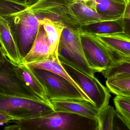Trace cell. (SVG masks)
Segmentation results:
<instances>
[{"label": "cell", "instance_id": "1", "mask_svg": "<svg viewBox=\"0 0 130 130\" xmlns=\"http://www.w3.org/2000/svg\"><path fill=\"white\" fill-rule=\"evenodd\" d=\"M5 130H98L97 119L87 118L78 114L54 111L38 118L15 120Z\"/></svg>", "mask_w": 130, "mask_h": 130}, {"label": "cell", "instance_id": "2", "mask_svg": "<svg viewBox=\"0 0 130 130\" xmlns=\"http://www.w3.org/2000/svg\"><path fill=\"white\" fill-rule=\"evenodd\" d=\"M80 32V28H64L58 48V57L61 62L94 76L95 72L90 68L84 56Z\"/></svg>", "mask_w": 130, "mask_h": 130}, {"label": "cell", "instance_id": "3", "mask_svg": "<svg viewBox=\"0 0 130 130\" xmlns=\"http://www.w3.org/2000/svg\"><path fill=\"white\" fill-rule=\"evenodd\" d=\"M54 111L51 102L0 94V112L10 116L15 120L38 118Z\"/></svg>", "mask_w": 130, "mask_h": 130}, {"label": "cell", "instance_id": "4", "mask_svg": "<svg viewBox=\"0 0 130 130\" xmlns=\"http://www.w3.org/2000/svg\"><path fill=\"white\" fill-rule=\"evenodd\" d=\"M5 19L22 59L30 51L41 24L35 14L28 8Z\"/></svg>", "mask_w": 130, "mask_h": 130}, {"label": "cell", "instance_id": "5", "mask_svg": "<svg viewBox=\"0 0 130 130\" xmlns=\"http://www.w3.org/2000/svg\"><path fill=\"white\" fill-rule=\"evenodd\" d=\"M70 2V0H37L28 9L39 23L48 20L62 23L71 28H80L71 9Z\"/></svg>", "mask_w": 130, "mask_h": 130}, {"label": "cell", "instance_id": "6", "mask_svg": "<svg viewBox=\"0 0 130 130\" xmlns=\"http://www.w3.org/2000/svg\"><path fill=\"white\" fill-rule=\"evenodd\" d=\"M60 62L66 72L99 111L108 105L111 96L109 91L96 77Z\"/></svg>", "mask_w": 130, "mask_h": 130}, {"label": "cell", "instance_id": "7", "mask_svg": "<svg viewBox=\"0 0 130 130\" xmlns=\"http://www.w3.org/2000/svg\"><path fill=\"white\" fill-rule=\"evenodd\" d=\"M0 94L42 101L27 85L19 65L7 58L0 61Z\"/></svg>", "mask_w": 130, "mask_h": 130}, {"label": "cell", "instance_id": "8", "mask_svg": "<svg viewBox=\"0 0 130 130\" xmlns=\"http://www.w3.org/2000/svg\"><path fill=\"white\" fill-rule=\"evenodd\" d=\"M32 70L44 86L49 101L71 99L86 100L74 85L60 75L43 69Z\"/></svg>", "mask_w": 130, "mask_h": 130}, {"label": "cell", "instance_id": "9", "mask_svg": "<svg viewBox=\"0 0 130 130\" xmlns=\"http://www.w3.org/2000/svg\"><path fill=\"white\" fill-rule=\"evenodd\" d=\"M80 35L85 58L95 73L105 70L117 61L94 34L80 29Z\"/></svg>", "mask_w": 130, "mask_h": 130}, {"label": "cell", "instance_id": "10", "mask_svg": "<svg viewBox=\"0 0 130 130\" xmlns=\"http://www.w3.org/2000/svg\"><path fill=\"white\" fill-rule=\"evenodd\" d=\"M116 61L130 59V36L127 32L93 34Z\"/></svg>", "mask_w": 130, "mask_h": 130}, {"label": "cell", "instance_id": "11", "mask_svg": "<svg viewBox=\"0 0 130 130\" xmlns=\"http://www.w3.org/2000/svg\"><path fill=\"white\" fill-rule=\"evenodd\" d=\"M55 111L78 114L91 119H96L99 111L90 102L85 100H65L50 101Z\"/></svg>", "mask_w": 130, "mask_h": 130}, {"label": "cell", "instance_id": "12", "mask_svg": "<svg viewBox=\"0 0 130 130\" xmlns=\"http://www.w3.org/2000/svg\"><path fill=\"white\" fill-rule=\"evenodd\" d=\"M98 130H130V123L108 105L99 111L97 115Z\"/></svg>", "mask_w": 130, "mask_h": 130}, {"label": "cell", "instance_id": "13", "mask_svg": "<svg viewBox=\"0 0 130 130\" xmlns=\"http://www.w3.org/2000/svg\"><path fill=\"white\" fill-rule=\"evenodd\" d=\"M0 46L10 61L19 65L22 62L16 43L7 20L0 17Z\"/></svg>", "mask_w": 130, "mask_h": 130}, {"label": "cell", "instance_id": "14", "mask_svg": "<svg viewBox=\"0 0 130 130\" xmlns=\"http://www.w3.org/2000/svg\"><path fill=\"white\" fill-rule=\"evenodd\" d=\"M53 55L52 54L47 35L43 26L40 25L35 40L27 55L22 59L27 64L45 60Z\"/></svg>", "mask_w": 130, "mask_h": 130}, {"label": "cell", "instance_id": "15", "mask_svg": "<svg viewBox=\"0 0 130 130\" xmlns=\"http://www.w3.org/2000/svg\"><path fill=\"white\" fill-rule=\"evenodd\" d=\"M127 4L112 0H91L87 5L107 20H113L124 18Z\"/></svg>", "mask_w": 130, "mask_h": 130}, {"label": "cell", "instance_id": "16", "mask_svg": "<svg viewBox=\"0 0 130 130\" xmlns=\"http://www.w3.org/2000/svg\"><path fill=\"white\" fill-rule=\"evenodd\" d=\"M70 6L80 27L108 20L89 7L80 2H70Z\"/></svg>", "mask_w": 130, "mask_h": 130}, {"label": "cell", "instance_id": "17", "mask_svg": "<svg viewBox=\"0 0 130 130\" xmlns=\"http://www.w3.org/2000/svg\"><path fill=\"white\" fill-rule=\"evenodd\" d=\"M129 21L124 18L115 20L104 21L85 26L81 30L93 34H110L126 32V23Z\"/></svg>", "mask_w": 130, "mask_h": 130}, {"label": "cell", "instance_id": "18", "mask_svg": "<svg viewBox=\"0 0 130 130\" xmlns=\"http://www.w3.org/2000/svg\"><path fill=\"white\" fill-rule=\"evenodd\" d=\"M43 26L47 35L52 54L58 55L57 51L60 38L65 25L60 22L46 20L40 22Z\"/></svg>", "mask_w": 130, "mask_h": 130}, {"label": "cell", "instance_id": "19", "mask_svg": "<svg viewBox=\"0 0 130 130\" xmlns=\"http://www.w3.org/2000/svg\"><path fill=\"white\" fill-rule=\"evenodd\" d=\"M18 65L23 79L33 92L42 101L50 102L44 86L34 74L31 68L23 63Z\"/></svg>", "mask_w": 130, "mask_h": 130}, {"label": "cell", "instance_id": "20", "mask_svg": "<svg viewBox=\"0 0 130 130\" xmlns=\"http://www.w3.org/2000/svg\"><path fill=\"white\" fill-rule=\"evenodd\" d=\"M109 91L117 95L130 96V74H123L107 79Z\"/></svg>", "mask_w": 130, "mask_h": 130}, {"label": "cell", "instance_id": "21", "mask_svg": "<svg viewBox=\"0 0 130 130\" xmlns=\"http://www.w3.org/2000/svg\"><path fill=\"white\" fill-rule=\"evenodd\" d=\"M28 4H23L11 0H0V17L6 19L28 8Z\"/></svg>", "mask_w": 130, "mask_h": 130}, {"label": "cell", "instance_id": "22", "mask_svg": "<svg viewBox=\"0 0 130 130\" xmlns=\"http://www.w3.org/2000/svg\"><path fill=\"white\" fill-rule=\"evenodd\" d=\"M101 73L106 79L118 74H130V59H124L116 61Z\"/></svg>", "mask_w": 130, "mask_h": 130}, {"label": "cell", "instance_id": "23", "mask_svg": "<svg viewBox=\"0 0 130 130\" xmlns=\"http://www.w3.org/2000/svg\"><path fill=\"white\" fill-rule=\"evenodd\" d=\"M114 102L116 111L130 123V96L117 95Z\"/></svg>", "mask_w": 130, "mask_h": 130}, {"label": "cell", "instance_id": "24", "mask_svg": "<svg viewBox=\"0 0 130 130\" xmlns=\"http://www.w3.org/2000/svg\"><path fill=\"white\" fill-rule=\"evenodd\" d=\"M50 71L57 74L58 75H60L61 76L64 77L66 79L68 80L69 82H70L78 90V91L81 93L83 97L84 98V99L92 103L90 100L89 99L86 95V94L82 91V90L74 83V81L71 79V77L66 72L65 70L63 68V67H62L61 64L60 60L58 59V56L55 57L54 61H53V64H52V66L51 68Z\"/></svg>", "mask_w": 130, "mask_h": 130}, {"label": "cell", "instance_id": "25", "mask_svg": "<svg viewBox=\"0 0 130 130\" xmlns=\"http://www.w3.org/2000/svg\"><path fill=\"white\" fill-rule=\"evenodd\" d=\"M15 119L13 117L6 114L0 112V125L4 124L10 123Z\"/></svg>", "mask_w": 130, "mask_h": 130}, {"label": "cell", "instance_id": "26", "mask_svg": "<svg viewBox=\"0 0 130 130\" xmlns=\"http://www.w3.org/2000/svg\"><path fill=\"white\" fill-rule=\"evenodd\" d=\"M7 58L4 53L3 51L0 46V61L4 60Z\"/></svg>", "mask_w": 130, "mask_h": 130}, {"label": "cell", "instance_id": "27", "mask_svg": "<svg viewBox=\"0 0 130 130\" xmlns=\"http://www.w3.org/2000/svg\"><path fill=\"white\" fill-rule=\"evenodd\" d=\"M112 1L119 2V3H124L125 4L130 3V0H112Z\"/></svg>", "mask_w": 130, "mask_h": 130}, {"label": "cell", "instance_id": "28", "mask_svg": "<svg viewBox=\"0 0 130 130\" xmlns=\"http://www.w3.org/2000/svg\"><path fill=\"white\" fill-rule=\"evenodd\" d=\"M12 1L15 2H18V3H21L23 4H28V0H11Z\"/></svg>", "mask_w": 130, "mask_h": 130}]
</instances>
